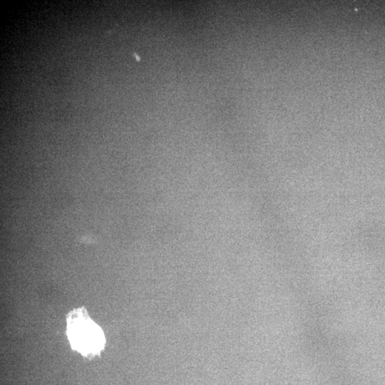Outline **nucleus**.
Here are the masks:
<instances>
[{
    "mask_svg": "<svg viewBox=\"0 0 385 385\" xmlns=\"http://www.w3.org/2000/svg\"><path fill=\"white\" fill-rule=\"evenodd\" d=\"M68 335L72 344L84 353H94L101 349L103 344V335L99 327L83 315L71 319Z\"/></svg>",
    "mask_w": 385,
    "mask_h": 385,
    "instance_id": "f257e3e1",
    "label": "nucleus"
}]
</instances>
